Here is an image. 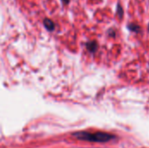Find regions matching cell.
<instances>
[{
  "mask_svg": "<svg viewBox=\"0 0 149 148\" xmlns=\"http://www.w3.org/2000/svg\"><path fill=\"white\" fill-rule=\"evenodd\" d=\"M73 136L80 140L90 141V142H99V143H107V142L115 140L116 138V136L108 133H104V132L92 133V132H86V131L75 133H73Z\"/></svg>",
  "mask_w": 149,
  "mask_h": 148,
  "instance_id": "1",
  "label": "cell"
},
{
  "mask_svg": "<svg viewBox=\"0 0 149 148\" xmlns=\"http://www.w3.org/2000/svg\"><path fill=\"white\" fill-rule=\"evenodd\" d=\"M98 47H99V45L96 41H91L86 44V48L91 53H94L98 50Z\"/></svg>",
  "mask_w": 149,
  "mask_h": 148,
  "instance_id": "2",
  "label": "cell"
},
{
  "mask_svg": "<svg viewBox=\"0 0 149 148\" xmlns=\"http://www.w3.org/2000/svg\"><path fill=\"white\" fill-rule=\"evenodd\" d=\"M44 24H45V28H46L48 31H53L54 28H55L54 23H53L51 19H48V18H45V19L44 20Z\"/></svg>",
  "mask_w": 149,
  "mask_h": 148,
  "instance_id": "3",
  "label": "cell"
},
{
  "mask_svg": "<svg viewBox=\"0 0 149 148\" xmlns=\"http://www.w3.org/2000/svg\"><path fill=\"white\" fill-rule=\"evenodd\" d=\"M127 28H128V30H130L131 31H134V32H140L141 31V27L136 24H129L127 25Z\"/></svg>",
  "mask_w": 149,
  "mask_h": 148,
  "instance_id": "4",
  "label": "cell"
},
{
  "mask_svg": "<svg viewBox=\"0 0 149 148\" xmlns=\"http://www.w3.org/2000/svg\"><path fill=\"white\" fill-rule=\"evenodd\" d=\"M117 16L119 17V18L123 17V10H122L121 6L120 4L117 5Z\"/></svg>",
  "mask_w": 149,
  "mask_h": 148,
  "instance_id": "5",
  "label": "cell"
},
{
  "mask_svg": "<svg viewBox=\"0 0 149 148\" xmlns=\"http://www.w3.org/2000/svg\"><path fill=\"white\" fill-rule=\"evenodd\" d=\"M108 35L111 36V37H114V36L116 35V32H115L114 30L111 29V30H109V31H108Z\"/></svg>",
  "mask_w": 149,
  "mask_h": 148,
  "instance_id": "6",
  "label": "cell"
},
{
  "mask_svg": "<svg viewBox=\"0 0 149 148\" xmlns=\"http://www.w3.org/2000/svg\"><path fill=\"white\" fill-rule=\"evenodd\" d=\"M61 1H62L65 4H67V3H69V1H70V0H61Z\"/></svg>",
  "mask_w": 149,
  "mask_h": 148,
  "instance_id": "7",
  "label": "cell"
},
{
  "mask_svg": "<svg viewBox=\"0 0 149 148\" xmlns=\"http://www.w3.org/2000/svg\"><path fill=\"white\" fill-rule=\"evenodd\" d=\"M148 31H149V24H148Z\"/></svg>",
  "mask_w": 149,
  "mask_h": 148,
  "instance_id": "8",
  "label": "cell"
}]
</instances>
